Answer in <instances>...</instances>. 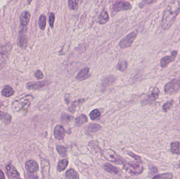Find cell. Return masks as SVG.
I'll return each mask as SVG.
<instances>
[{"mask_svg":"<svg viewBox=\"0 0 180 179\" xmlns=\"http://www.w3.org/2000/svg\"><path fill=\"white\" fill-rule=\"evenodd\" d=\"M0 120L6 125H10L11 123V116L6 112L0 111Z\"/></svg>","mask_w":180,"mask_h":179,"instance_id":"cell-22","label":"cell"},{"mask_svg":"<svg viewBox=\"0 0 180 179\" xmlns=\"http://www.w3.org/2000/svg\"><path fill=\"white\" fill-rule=\"evenodd\" d=\"M68 163H69V161L68 160L65 159L60 161L58 163L57 167V171L59 172L64 171L65 169L67 168Z\"/></svg>","mask_w":180,"mask_h":179,"instance_id":"cell-27","label":"cell"},{"mask_svg":"<svg viewBox=\"0 0 180 179\" xmlns=\"http://www.w3.org/2000/svg\"><path fill=\"white\" fill-rule=\"evenodd\" d=\"M180 90V80L174 78L168 82L164 86V92L166 94L174 95Z\"/></svg>","mask_w":180,"mask_h":179,"instance_id":"cell-5","label":"cell"},{"mask_svg":"<svg viewBox=\"0 0 180 179\" xmlns=\"http://www.w3.org/2000/svg\"><path fill=\"white\" fill-rule=\"evenodd\" d=\"M127 67V63L125 61H122L119 62L116 66V68L122 72H123L126 70Z\"/></svg>","mask_w":180,"mask_h":179,"instance_id":"cell-31","label":"cell"},{"mask_svg":"<svg viewBox=\"0 0 180 179\" xmlns=\"http://www.w3.org/2000/svg\"><path fill=\"white\" fill-rule=\"evenodd\" d=\"M66 177L68 179H78L79 178V174L73 169H70L66 172Z\"/></svg>","mask_w":180,"mask_h":179,"instance_id":"cell-29","label":"cell"},{"mask_svg":"<svg viewBox=\"0 0 180 179\" xmlns=\"http://www.w3.org/2000/svg\"><path fill=\"white\" fill-rule=\"evenodd\" d=\"M132 6L131 3L126 1H118L113 5V10L116 12L125 11L130 10Z\"/></svg>","mask_w":180,"mask_h":179,"instance_id":"cell-8","label":"cell"},{"mask_svg":"<svg viewBox=\"0 0 180 179\" xmlns=\"http://www.w3.org/2000/svg\"><path fill=\"white\" fill-rule=\"evenodd\" d=\"M50 165L49 162L45 159H41V170L43 178L48 179L50 176Z\"/></svg>","mask_w":180,"mask_h":179,"instance_id":"cell-15","label":"cell"},{"mask_svg":"<svg viewBox=\"0 0 180 179\" xmlns=\"http://www.w3.org/2000/svg\"><path fill=\"white\" fill-rule=\"evenodd\" d=\"M84 101V100L83 99H80L79 101H75L74 102H73L72 104L71 105L70 108H69V110L72 113H74L75 111L76 107L78 106L79 104H81Z\"/></svg>","mask_w":180,"mask_h":179,"instance_id":"cell-32","label":"cell"},{"mask_svg":"<svg viewBox=\"0 0 180 179\" xmlns=\"http://www.w3.org/2000/svg\"><path fill=\"white\" fill-rule=\"evenodd\" d=\"M180 12V1L175 0L167 6L163 13L161 27L164 30H169L174 22Z\"/></svg>","mask_w":180,"mask_h":179,"instance_id":"cell-1","label":"cell"},{"mask_svg":"<svg viewBox=\"0 0 180 179\" xmlns=\"http://www.w3.org/2000/svg\"><path fill=\"white\" fill-rule=\"evenodd\" d=\"M6 177L4 176V174L3 173V171H2L1 169H0V179H5Z\"/></svg>","mask_w":180,"mask_h":179,"instance_id":"cell-44","label":"cell"},{"mask_svg":"<svg viewBox=\"0 0 180 179\" xmlns=\"http://www.w3.org/2000/svg\"><path fill=\"white\" fill-rule=\"evenodd\" d=\"M160 94V91L158 87H155L153 89L151 94L146 97L144 98L142 101V106H145L147 105L154 103L158 99Z\"/></svg>","mask_w":180,"mask_h":179,"instance_id":"cell-7","label":"cell"},{"mask_svg":"<svg viewBox=\"0 0 180 179\" xmlns=\"http://www.w3.org/2000/svg\"><path fill=\"white\" fill-rule=\"evenodd\" d=\"M68 6L71 10L75 11L79 8L78 0H68Z\"/></svg>","mask_w":180,"mask_h":179,"instance_id":"cell-30","label":"cell"},{"mask_svg":"<svg viewBox=\"0 0 180 179\" xmlns=\"http://www.w3.org/2000/svg\"><path fill=\"white\" fill-rule=\"evenodd\" d=\"M109 20V15L105 10H103L99 15V23L101 25L106 24Z\"/></svg>","mask_w":180,"mask_h":179,"instance_id":"cell-21","label":"cell"},{"mask_svg":"<svg viewBox=\"0 0 180 179\" xmlns=\"http://www.w3.org/2000/svg\"><path fill=\"white\" fill-rule=\"evenodd\" d=\"M171 150L174 154H180V142H173L171 144Z\"/></svg>","mask_w":180,"mask_h":179,"instance_id":"cell-26","label":"cell"},{"mask_svg":"<svg viewBox=\"0 0 180 179\" xmlns=\"http://www.w3.org/2000/svg\"><path fill=\"white\" fill-rule=\"evenodd\" d=\"M48 84L47 81H34L30 82L26 85V87L28 90H41L48 87Z\"/></svg>","mask_w":180,"mask_h":179,"instance_id":"cell-9","label":"cell"},{"mask_svg":"<svg viewBox=\"0 0 180 179\" xmlns=\"http://www.w3.org/2000/svg\"><path fill=\"white\" fill-rule=\"evenodd\" d=\"M138 31H133L129 33L119 42V46L122 49L129 48L132 45L133 43L134 42L138 35Z\"/></svg>","mask_w":180,"mask_h":179,"instance_id":"cell-6","label":"cell"},{"mask_svg":"<svg viewBox=\"0 0 180 179\" xmlns=\"http://www.w3.org/2000/svg\"><path fill=\"white\" fill-rule=\"evenodd\" d=\"M153 179H172L173 178V175L170 173L161 174L156 175L152 178Z\"/></svg>","mask_w":180,"mask_h":179,"instance_id":"cell-35","label":"cell"},{"mask_svg":"<svg viewBox=\"0 0 180 179\" xmlns=\"http://www.w3.org/2000/svg\"><path fill=\"white\" fill-rule=\"evenodd\" d=\"M31 14L28 11L23 12L20 15L21 25L23 26H28L30 22Z\"/></svg>","mask_w":180,"mask_h":179,"instance_id":"cell-18","label":"cell"},{"mask_svg":"<svg viewBox=\"0 0 180 179\" xmlns=\"http://www.w3.org/2000/svg\"><path fill=\"white\" fill-rule=\"evenodd\" d=\"M101 126L97 123H91L87 126L85 131L88 134H93L101 129Z\"/></svg>","mask_w":180,"mask_h":179,"instance_id":"cell-19","label":"cell"},{"mask_svg":"<svg viewBox=\"0 0 180 179\" xmlns=\"http://www.w3.org/2000/svg\"><path fill=\"white\" fill-rule=\"evenodd\" d=\"M101 116V113L100 112L99 110L94 109L92 110L90 114V116L92 120H94L100 117Z\"/></svg>","mask_w":180,"mask_h":179,"instance_id":"cell-34","label":"cell"},{"mask_svg":"<svg viewBox=\"0 0 180 179\" xmlns=\"http://www.w3.org/2000/svg\"><path fill=\"white\" fill-rule=\"evenodd\" d=\"M21 28L19 30L18 36V43L21 48H26L27 45V35L26 28V26H21Z\"/></svg>","mask_w":180,"mask_h":179,"instance_id":"cell-10","label":"cell"},{"mask_svg":"<svg viewBox=\"0 0 180 179\" xmlns=\"http://www.w3.org/2000/svg\"><path fill=\"white\" fill-rule=\"evenodd\" d=\"M104 170L111 173L118 174L119 173V170L117 168L114 167L110 163H105L104 165Z\"/></svg>","mask_w":180,"mask_h":179,"instance_id":"cell-23","label":"cell"},{"mask_svg":"<svg viewBox=\"0 0 180 179\" xmlns=\"http://www.w3.org/2000/svg\"><path fill=\"white\" fill-rule=\"evenodd\" d=\"M90 70V68H89V67H85L83 69H82L79 72V74L76 75V78L78 80L80 81H83V80H84L85 79L87 78V77H89Z\"/></svg>","mask_w":180,"mask_h":179,"instance_id":"cell-20","label":"cell"},{"mask_svg":"<svg viewBox=\"0 0 180 179\" xmlns=\"http://www.w3.org/2000/svg\"><path fill=\"white\" fill-rule=\"evenodd\" d=\"M26 168L30 173H34L39 170V165L37 162L33 160L28 161L26 163Z\"/></svg>","mask_w":180,"mask_h":179,"instance_id":"cell-16","label":"cell"},{"mask_svg":"<svg viewBox=\"0 0 180 179\" xmlns=\"http://www.w3.org/2000/svg\"><path fill=\"white\" fill-rule=\"evenodd\" d=\"M115 81H116V78L113 76H107L105 77L102 81L101 88L102 92H104L107 89V87H109L110 86L114 84Z\"/></svg>","mask_w":180,"mask_h":179,"instance_id":"cell-14","label":"cell"},{"mask_svg":"<svg viewBox=\"0 0 180 179\" xmlns=\"http://www.w3.org/2000/svg\"><path fill=\"white\" fill-rule=\"evenodd\" d=\"M177 50H173L170 56H165L161 59L160 65L162 68H166L172 62H174L177 56Z\"/></svg>","mask_w":180,"mask_h":179,"instance_id":"cell-11","label":"cell"},{"mask_svg":"<svg viewBox=\"0 0 180 179\" xmlns=\"http://www.w3.org/2000/svg\"><path fill=\"white\" fill-rule=\"evenodd\" d=\"M87 122V117L84 115H80L78 117L76 118L75 123L76 126L79 127V126L83 125V124H84Z\"/></svg>","mask_w":180,"mask_h":179,"instance_id":"cell-25","label":"cell"},{"mask_svg":"<svg viewBox=\"0 0 180 179\" xmlns=\"http://www.w3.org/2000/svg\"><path fill=\"white\" fill-rule=\"evenodd\" d=\"M1 105L0 104V108H1Z\"/></svg>","mask_w":180,"mask_h":179,"instance_id":"cell-46","label":"cell"},{"mask_svg":"<svg viewBox=\"0 0 180 179\" xmlns=\"http://www.w3.org/2000/svg\"><path fill=\"white\" fill-rule=\"evenodd\" d=\"M154 1L155 0H142V2L140 4V8H143L145 6L152 4Z\"/></svg>","mask_w":180,"mask_h":179,"instance_id":"cell-39","label":"cell"},{"mask_svg":"<svg viewBox=\"0 0 180 179\" xmlns=\"http://www.w3.org/2000/svg\"><path fill=\"white\" fill-rule=\"evenodd\" d=\"M12 48L10 43L0 46V70L6 66Z\"/></svg>","mask_w":180,"mask_h":179,"instance_id":"cell-3","label":"cell"},{"mask_svg":"<svg viewBox=\"0 0 180 179\" xmlns=\"http://www.w3.org/2000/svg\"><path fill=\"white\" fill-rule=\"evenodd\" d=\"M46 25V17L45 15H41L39 19V26L41 30H44Z\"/></svg>","mask_w":180,"mask_h":179,"instance_id":"cell-28","label":"cell"},{"mask_svg":"<svg viewBox=\"0 0 180 179\" xmlns=\"http://www.w3.org/2000/svg\"><path fill=\"white\" fill-rule=\"evenodd\" d=\"M32 0H28V4H30V3H31V2H32Z\"/></svg>","mask_w":180,"mask_h":179,"instance_id":"cell-45","label":"cell"},{"mask_svg":"<svg viewBox=\"0 0 180 179\" xmlns=\"http://www.w3.org/2000/svg\"><path fill=\"white\" fill-rule=\"evenodd\" d=\"M26 178H27V179H37V178H38V177L36 175L33 174V173L30 172V173L27 174L26 175Z\"/></svg>","mask_w":180,"mask_h":179,"instance_id":"cell-43","label":"cell"},{"mask_svg":"<svg viewBox=\"0 0 180 179\" xmlns=\"http://www.w3.org/2000/svg\"><path fill=\"white\" fill-rule=\"evenodd\" d=\"M174 101L173 100L168 101L165 104H164L162 106V109H163V112H168V111L173 106Z\"/></svg>","mask_w":180,"mask_h":179,"instance_id":"cell-36","label":"cell"},{"mask_svg":"<svg viewBox=\"0 0 180 179\" xmlns=\"http://www.w3.org/2000/svg\"><path fill=\"white\" fill-rule=\"evenodd\" d=\"M103 156L107 161L118 165H123L124 160L112 149H105L103 151Z\"/></svg>","mask_w":180,"mask_h":179,"instance_id":"cell-4","label":"cell"},{"mask_svg":"<svg viewBox=\"0 0 180 179\" xmlns=\"http://www.w3.org/2000/svg\"><path fill=\"white\" fill-rule=\"evenodd\" d=\"M14 94V90L10 86H6L2 91V95L6 97H10Z\"/></svg>","mask_w":180,"mask_h":179,"instance_id":"cell-24","label":"cell"},{"mask_svg":"<svg viewBox=\"0 0 180 179\" xmlns=\"http://www.w3.org/2000/svg\"><path fill=\"white\" fill-rule=\"evenodd\" d=\"M127 154L129 155V156L132 157L133 158H134V159L136 160V161H141V157H140V156H138V155H136V154H133L132 152L128 151V152H127Z\"/></svg>","mask_w":180,"mask_h":179,"instance_id":"cell-42","label":"cell"},{"mask_svg":"<svg viewBox=\"0 0 180 179\" xmlns=\"http://www.w3.org/2000/svg\"><path fill=\"white\" fill-rule=\"evenodd\" d=\"M33 99V97L31 95L25 96L19 100L14 101L12 103V109L15 112H20L22 110L28 109Z\"/></svg>","mask_w":180,"mask_h":179,"instance_id":"cell-2","label":"cell"},{"mask_svg":"<svg viewBox=\"0 0 180 179\" xmlns=\"http://www.w3.org/2000/svg\"><path fill=\"white\" fill-rule=\"evenodd\" d=\"M127 168L131 173L134 175H138L143 171V167L141 164L136 163H129L127 164Z\"/></svg>","mask_w":180,"mask_h":179,"instance_id":"cell-12","label":"cell"},{"mask_svg":"<svg viewBox=\"0 0 180 179\" xmlns=\"http://www.w3.org/2000/svg\"><path fill=\"white\" fill-rule=\"evenodd\" d=\"M54 134L56 139L57 140L63 139L65 135V131L64 128L61 125L56 126L54 129Z\"/></svg>","mask_w":180,"mask_h":179,"instance_id":"cell-17","label":"cell"},{"mask_svg":"<svg viewBox=\"0 0 180 179\" xmlns=\"http://www.w3.org/2000/svg\"><path fill=\"white\" fill-rule=\"evenodd\" d=\"M55 19V14H54L53 13H51L49 17V24H50L51 28H53Z\"/></svg>","mask_w":180,"mask_h":179,"instance_id":"cell-37","label":"cell"},{"mask_svg":"<svg viewBox=\"0 0 180 179\" xmlns=\"http://www.w3.org/2000/svg\"><path fill=\"white\" fill-rule=\"evenodd\" d=\"M56 150L60 155H61L62 157H65L67 156V150L64 147L62 146H57Z\"/></svg>","mask_w":180,"mask_h":179,"instance_id":"cell-33","label":"cell"},{"mask_svg":"<svg viewBox=\"0 0 180 179\" xmlns=\"http://www.w3.org/2000/svg\"></svg>","mask_w":180,"mask_h":179,"instance_id":"cell-47","label":"cell"},{"mask_svg":"<svg viewBox=\"0 0 180 179\" xmlns=\"http://www.w3.org/2000/svg\"><path fill=\"white\" fill-rule=\"evenodd\" d=\"M35 77L37 79H42L44 77V75H43V74L41 70H37L35 73Z\"/></svg>","mask_w":180,"mask_h":179,"instance_id":"cell-41","label":"cell"},{"mask_svg":"<svg viewBox=\"0 0 180 179\" xmlns=\"http://www.w3.org/2000/svg\"><path fill=\"white\" fill-rule=\"evenodd\" d=\"M73 118L72 117H71L70 115L64 114L61 116V119L63 121H64V123H68L69 121H70Z\"/></svg>","mask_w":180,"mask_h":179,"instance_id":"cell-40","label":"cell"},{"mask_svg":"<svg viewBox=\"0 0 180 179\" xmlns=\"http://www.w3.org/2000/svg\"><path fill=\"white\" fill-rule=\"evenodd\" d=\"M158 173V170L156 167H152V168L150 169L149 174L152 178L153 176H156Z\"/></svg>","mask_w":180,"mask_h":179,"instance_id":"cell-38","label":"cell"},{"mask_svg":"<svg viewBox=\"0 0 180 179\" xmlns=\"http://www.w3.org/2000/svg\"><path fill=\"white\" fill-rule=\"evenodd\" d=\"M6 172L9 179H19L20 174L16 168L11 165H8L6 167Z\"/></svg>","mask_w":180,"mask_h":179,"instance_id":"cell-13","label":"cell"}]
</instances>
